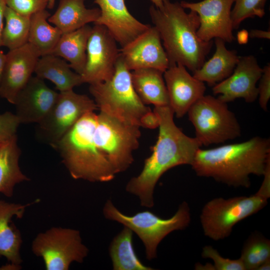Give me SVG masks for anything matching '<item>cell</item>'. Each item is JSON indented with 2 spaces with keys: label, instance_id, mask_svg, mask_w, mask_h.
I'll return each instance as SVG.
<instances>
[{
  "label": "cell",
  "instance_id": "6da1fadb",
  "mask_svg": "<svg viewBox=\"0 0 270 270\" xmlns=\"http://www.w3.org/2000/svg\"><path fill=\"white\" fill-rule=\"evenodd\" d=\"M154 111L159 118L158 140L140 174L126 186L127 192L138 198L142 206L149 208L154 205V188L162 176L175 166H190L202 146L195 137L188 136L176 126L174 113L169 106H154Z\"/></svg>",
  "mask_w": 270,
  "mask_h": 270
},
{
  "label": "cell",
  "instance_id": "7a4b0ae2",
  "mask_svg": "<svg viewBox=\"0 0 270 270\" xmlns=\"http://www.w3.org/2000/svg\"><path fill=\"white\" fill-rule=\"evenodd\" d=\"M270 163V140L260 136L196 152L190 165L197 176L230 186L248 188L250 176H263Z\"/></svg>",
  "mask_w": 270,
  "mask_h": 270
},
{
  "label": "cell",
  "instance_id": "3957f363",
  "mask_svg": "<svg viewBox=\"0 0 270 270\" xmlns=\"http://www.w3.org/2000/svg\"><path fill=\"white\" fill-rule=\"evenodd\" d=\"M149 14L170 65L180 64L192 72L199 69L206 62L213 41L205 42L198 36V14L192 10L186 12L180 2L170 0H164L160 8L150 6Z\"/></svg>",
  "mask_w": 270,
  "mask_h": 270
},
{
  "label": "cell",
  "instance_id": "277c9868",
  "mask_svg": "<svg viewBox=\"0 0 270 270\" xmlns=\"http://www.w3.org/2000/svg\"><path fill=\"white\" fill-rule=\"evenodd\" d=\"M89 91L100 112L128 124L140 127V119L151 110L135 92L130 71L120 54L112 77L104 82L90 84Z\"/></svg>",
  "mask_w": 270,
  "mask_h": 270
},
{
  "label": "cell",
  "instance_id": "5b68a950",
  "mask_svg": "<svg viewBox=\"0 0 270 270\" xmlns=\"http://www.w3.org/2000/svg\"><path fill=\"white\" fill-rule=\"evenodd\" d=\"M103 214L108 220L117 222L130 228L141 240L145 247L146 259L157 256V248L162 240L174 230H183L189 226L190 212L188 204L183 202L171 218H162L149 210L133 216L122 214L108 200L103 208Z\"/></svg>",
  "mask_w": 270,
  "mask_h": 270
},
{
  "label": "cell",
  "instance_id": "8992f818",
  "mask_svg": "<svg viewBox=\"0 0 270 270\" xmlns=\"http://www.w3.org/2000/svg\"><path fill=\"white\" fill-rule=\"evenodd\" d=\"M202 146L219 144L240 137V124L226 103L211 95H204L187 112Z\"/></svg>",
  "mask_w": 270,
  "mask_h": 270
},
{
  "label": "cell",
  "instance_id": "52a82bcc",
  "mask_svg": "<svg viewBox=\"0 0 270 270\" xmlns=\"http://www.w3.org/2000/svg\"><path fill=\"white\" fill-rule=\"evenodd\" d=\"M268 200L256 192L250 196L220 197L208 201L200 216L204 235L214 241L228 238L237 223L264 208Z\"/></svg>",
  "mask_w": 270,
  "mask_h": 270
},
{
  "label": "cell",
  "instance_id": "ba28073f",
  "mask_svg": "<svg viewBox=\"0 0 270 270\" xmlns=\"http://www.w3.org/2000/svg\"><path fill=\"white\" fill-rule=\"evenodd\" d=\"M32 250L42 259L46 270H68L72 262L82 263L89 252L79 230L61 227L39 233L32 242Z\"/></svg>",
  "mask_w": 270,
  "mask_h": 270
},
{
  "label": "cell",
  "instance_id": "9c48e42d",
  "mask_svg": "<svg viewBox=\"0 0 270 270\" xmlns=\"http://www.w3.org/2000/svg\"><path fill=\"white\" fill-rule=\"evenodd\" d=\"M97 108L94 101L86 94L73 90L60 92L50 111L38 123V136L53 148L81 117Z\"/></svg>",
  "mask_w": 270,
  "mask_h": 270
},
{
  "label": "cell",
  "instance_id": "30bf717a",
  "mask_svg": "<svg viewBox=\"0 0 270 270\" xmlns=\"http://www.w3.org/2000/svg\"><path fill=\"white\" fill-rule=\"evenodd\" d=\"M120 54L116 42L104 26L92 27L86 48L84 68L80 74L83 83L104 82L113 76Z\"/></svg>",
  "mask_w": 270,
  "mask_h": 270
},
{
  "label": "cell",
  "instance_id": "8fae6325",
  "mask_svg": "<svg viewBox=\"0 0 270 270\" xmlns=\"http://www.w3.org/2000/svg\"><path fill=\"white\" fill-rule=\"evenodd\" d=\"M180 4L184 8L194 11L198 16L200 24L197 34L202 40L210 42L220 38L230 43L235 40L231 18L234 0H182Z\"/></svg>",
  "mask_w": 270,
  "mask_h": 270
},
{
  "label": "cell",
  "instance_id": "7c38bea8",
  "mask_svg": "<svg viewBox=\"0 0 270 270\" xmlns=\"http://www.w3.org/2000/svg\"><path fill=\"white\" fill-rule=\"evenodd\" d=\"M262 72V68L254 56H240L232 73L213 86L212 93L227 104L240 98L247 103H252L258 97L256 84Z\"/></svg>",
  "mask_w": 270,
  "mask_h": 270
},
{
  "label": "cell",
  "instance_id": "4fadbf2b",
  "mask_svg": "<svg viewBox=\"0 0 270 270\" xmlns=\"http://www.w3.org/2000/svg\"><path fill=\"white\" fill-rule=\"evenodd\" d=\"M120 52L130 71L152 68L164 72L170 65L160 34L156 28L150 25L144 32L122 47Z\"/></svg>",
  "mask_w": 270,
  "mask_h": 270
},
{
  "label": "cell",
  "instance_id": "5bb4252c",
  "mask_svg": "<svg viewBox=\"0 0 270 270\" xmlns=\"http://www.w3.org/2000/svg\"><path fill=\"white\" fill-rule=\"evenodd\" d=\"M40 56L36 50L28 42L6 54L0 85L1 98L14 104L18 94L32 76Z\"/></svg>",
  "mask_w": 270,
  "mask_h": 270
},
{
  "label": "cell",
  "instance_id": "9a60e30c",
  "mask_svg": "<svg viewBox=\"0 0 270 270\" xmlns=\"http://www.w3.org/2000/svg\"><path fill=\"white\" fill-rule=\"evenodd\" d=\"M163 76L169 106L176 118H182L190 107L204 95V82L190 75L186 68L180 64H170Z\"/></svg>",
  "mask_w": 270,
  "mask_h": 270
},
{
  "label": "cell",
  "instance_id": "2e32d148",
  "mask_svg": "<svg viewBox=\"0 0 270 270\" xmlns=\"http://www.w3.org/2000/svg\"><path fill=\"white\" fill-rule=\"evenodd\" d=\"M58 94L50 88L44 80L32 76L18 94L14 104L20 124L40 122L52 108Z\"/></svg>",
  "mask_w": 270,
  "mask_h": 270
},
{
  "label": "cell",
  "instance_id": "e0dca14e",
  "mask_svg": "<svg viewBox=\"0 0 270 270\" xmlns=\"http://www.w3.org/2000/svg\"><path fill=\"white\" fill-rule=\"evenodd\" d=\"M100 15L94 24L104 26L122 47L146 30L150 24H144L128 11L124 0H94Z\"/></svg>",
  "mask_w": 270,
  "mask_h": 270
},
{
  "label": "cell",
  "instance_id": "ac0fdd59",
  "mask_svg": "<svg viewBox=\"0 0 270 270\" xmlns=\"http://www.w3.org/2000/svg\"><path fill=\"white\" fill-rule=\"evenodd\" d=\"M31 204H22L0 200V258L4 257L13 264L20 265L22 262L20 250L22 240L12 218H22Z\"/></svg>",
  "mask_w": 270,
  "mask_h": 270
},
{
  "label": "cell",
  "instance_id": "d6986e66",
  "mask_svg": "<svg viewBox=\"0 0 270 270\" xmlns=\"http://www.w3.org/2000/svg\"><path fill=\"white\" fill-rule=\"evenodd\" d=\"M215 52L212 57L193 72L196 79L213 86L228 78L233 72L240 56L235 50H229L226 42L214 38Z\"/></svg>",
  "mask_w": 270,
  "mask_h": 270
},
{
  "label": "cell",
  "instance_id": "ffe728a7",
  "mask_svg": "<svg viewBox=\"0 0 270 270\" xmlns=\"http://www.w3.org/2000/svg\"><path fill=\"white\" fill-rule=\"evenodd\" d=\"M85 0H60L58 8L48 18L49 22L62 34L75 30L90 22L94 23L100 15L99 8H87Z\"/></svg>",
  "mask_w": 270,
  "mask_h": 270
},
{
  "label": "cell",
  "instance_id": "44dd1931",
  "mask_svg": "<svg viewBox=\"0 0 270 270\" xmlns=\"http://www.w3.org/2000/svg\"><path fill=\"white\" fill-rule=\"evenodd\" d=\"M134 88L144 104L169 106L164 72L155 68L137 69L130 72Z\"/></svg>",
  "mask_w": 270,
  "mask_h": 270
},
{
  "label": "cell",
  "instance_id": "7402d4cb",
  "mask_svg": "<svg viewBox=\"0 0 270 270\" xmlns=\"http://www.w3.org/2000/svg\"><path fill=\"white\" fill-rule=\"evenodd\" d=\"M68 63L53 54L40 56L34 72L36 76L54 84L60 92L73 90L83 84L81 76L72 70Z\"/></svg>",
  "mask_w": 270,
  "mask_h": 270
},
{
  "label": "cell",
  "instance_id": "603a6c76",
  "mask_svg": "<svg viewBox=\"0 0 270 270\" xmlns=\"http://www.w3.org/2000/svg\"><path fill=\"white\" fill-rule=\"evenodd\" d=\"M92 27L85 25L75 30L62 34L52 54L69 62L72 70L81 74L86 59V48Z\"/></svg>",
  "mask_w": 270,
  "mask_h": 270
},
{
  "label": "cell",
  "instance_id": "cb8c5ba5",
  "mask_svg": "<svg viewBox=\"0 0 270 270\" xmlns=\"http://www.w3.org/2000/svg\"><path fill=\"white\" fill-rule=\"evenodd\" d=\"M20 154L17 136L0 145V194L8 198L12 196L17 184L30 180L20 170Z\"/></svg>",
  "mask_w": 270,
  "mask_h": 270
},
{
  "label": "cell",
  "instance_id": "d4e9b609",
  "mask_svg": "<svg viewBox=\"0 0 270 270\" xmlns=\"http://www.w3.org/2000/svg\"><path fill=\"white\" fill-rule=\"evenodd\" d=\"M133 232L124 226L122 230L112 239L109 246V254L114 270H152L142 264L134 250Z\"/></svg>",
  "mask_w": 270,
  "mask_h": 270
},
{
  "label": "cell",
  "instance_id": "484cf974",
  "mask_svg": "<svg viewBox=\"0 0 270 270\" xmlns=\"http://www.w3.org/2000/svg\"><path fill=\"white\" fill-rule=\"evenodd\" d=\"M50 14L44 10L30 17L28 43L34 46L40 56L52 54L60 36L62 32L49 24Z\"/></svg>",
  "mask_w": 270,
  "mask_h": 270
},
{
  "label": "cell",
  "instance_id": "4316f807",
  "mask_svg": "<svg viewBox=\"0 0 270 270\" xmlns=\"http://www.w3.org/2000/svg\"><path fill=\"white\" fill-rule=\"evenodd\" d=\"M2 44L10 50L19 48L28 42L30 17L21 15L6 6L4 12Z\"/></svg>",
  "mask_w": 270,
  "mask_h": 270
},
{
  "label": "cell",
  "instance_id": "83f0119b",
  "mask_svg": "<svg viewBox=\"0 0 270 270\" xmlns=\"http://www.w3.org/2000/svg\"><path fill=\"white\" fill-rule=\"evenodd\" d=\"M240 258L246 270H256L270 260V240L260 232L252 233L244 242Z\"/></svg>",
  "mask_w": 270,
  "mask_h": 270
},
{
  "label": "cell",
  "instance_id": "f1b7e54d",
  "mask_svg": "<svg viewBox=\"0 0 270 270\" xmlns=\"http://www.w3.org/2000/svg\"><path fill=\"white\" fill-rule=\"evenodd\" d=\"M267 0H234V6L231 11L233 29H237L246 18H260L265 15Z\"/></svg>",
  "mask_w": 270,
  "mask_h": 270
},
{
  "label": "cell",
  "instance_id": "f546056e",
  "mask_svg": "<svg viewBox=\"0 0 270 270\" xmlns=\"http://www.w3.org/2000/svg\"><path fill=\"white\" fill-rule=\"evenodd\" d=\"M202 256L210 258L214 262V270H246L240 258L231 260L222 256L218 252L210 245L203 247Z\"/></svg>",
  "mask_w": 270,
  "mask_h": 270
},
{
  "label": "cell",
  "instance_id": "4dcf8cb0",
  "mask_svg": "<svg viewBox=\"0 0 270 270\" xmlns=\"http://www.w3.org/2000/svg\"><path fill=\"white\" fill-rule=\"evenodd\" d=\"M6 6L16 12L28 17L46 10L50 0H5Z\"/></svg>",
  "mask_w": 270,
  "mask_h": 270
},
{
  "label": "cell",
  "instance_id": "1f68e13d",
  "mask_svg": "<svg viewBox=\"0 0 270 270\" xmlns=\"http://www.w3.org/2000/svg\"><path fill=\"white\" fill-rule=\"evenodd\" d=\"M20 122L16 114L10 112L0 114V144L17 136Z\"/></svg>",
  "mask_w": 270,
  "mask_h": 270
},
{
  "label": "cell",
  "instance_id": "d6a6232c",
  "mask_svg": "<svg viewBox=\"0 0 270 270\" xmlns=\"http://www.w3.org/2000/svg\"><path fill=\"white\" fill-rule=\"evenodd\" d=\"M258 103L264 111L268 110V104L270 98V64H267L262 68V72L258 80Z\"/></svg>",
  "mask_w": 270,
  "mask_h": 270
},
{
  "label": "cell",
  "instance_id": "836d02e7",
  "mask_svg": "<svg viewBox=\"0 0 270 270\" xmlns=\"http://www.w3.org/2000/svg\"><path fill=\"white\" fill-rule=\"evenodd\" d=\"M158 116L154 110H152L144 115L140 120V127L153 129L158 128Z\"/></svg>",
  "mask_w": 270,
  "mask_h": 270
},
{
  "label": "cell",
  "instance_id": "e575fe53",
  "mask_svg": "<svg viewBox=\"0 0 270 270\" xmlns=\"http://www.w3.org/2000/svg\"><path fill=\"white\" fill-rule=\"evenodd\" d=\"M263 176V182L257 192L268 198L270 196V164L268 165Z\"/></svg>",
  "mask_w": 270,
  "mask_h": 270
},
{
  "label": "cell",
  "instance_id": "d590c367",
  "mask_svg": "<svg viewBox=\"0 0 270 270\" xmlns=\"http://www.w3.org/2000/svg\"><path fill=\"white\" fill-rule=\"evenodd\" d=\"M249 37L252 38L270 39V30H264L258 29L250 30L248 32Z\"/></svg>",
  "mask_w": 270,
  "mask_h": 270
},
{
  "label": "cell",
  "instance_id": "8d00e7d4",
  "mask_svg": "<svg viewBox=\"0 0 270 270\" xmlns=\"http://www.w3.org/2000/svg\"><path fill=\"white\" fill-rule=\"evenodd\" d=\"M6 4L5 0H0V46H2V38L4 28V12Z\"/></svg>",
  "mask_w": 270,
  "mask_h": 270
},
{
  "label": "cell",
  "instance_id": "74e56055",
  "mask_svg": "<svg viewBox=\"0 0 270 270\" xmlns=\"http://www.w3.org/2000/svg\"><path fill=\"white\" fill-rule=\"evenodd\" d=\"M248 32L245 30H242L238 32L237 34V40L239 44H246L248 40Z\"/></svg>",
  "mask_w": 270,
  "mask_h": 270
},
{
  "label": "cell",
  "instance_id": "f35d334b",
  "mask_svg": "<svg viewBox=\"0 0 270 270\" xmlns=\"http://www.w3.org/2000/svg\"><path fill=\"white\" fill-rule=\"evenodd\" d=\"M6 54L0 49V85L2 78Z\"/></svg>",
  "mask_w": 270,
  "mask_h": 270
},
{
  "label": "cell",
  "instance_id": "ab89813d",
  "mask_svg": "<svg viewBox=\"0 0 270 270\" xmlns=\"http://www.w3.org/2000/svg\"><path fill=\"white\" fill-rule=\"evenodd\" d=\"M195 270H214V266L210 264H206L204 266L201 264H196Z\"/></svg>",
  "mask_w": 270,
  "mask_h": 270
},
{
  "label": "cell",
  "instance_id": "60d3db41",
  "mask_svg": "<svg viewBox=\"0 0 270 270\" xmlns=\"http://www.w3.org/2000/svg\"><path fill=\"white\" fill-rule=\"evenodd\" d=\"M20 265H18L9 262L8 264L4 265L0 268V270H19L20 268Z\"/></svg>",
  "mask_w": 270,
  "mask_h": 270
},
{
  "label": "cell",
  "instance_id": "b9f144b4",
  "mask_svg": "<svg viewBox=\"0 0 270 270\" xmlns=\"http://www.w3.org/2000/svg\"><path fill=\"white\" fill-rule=\"evenodd\" d=\"M270 269V260H268L262 264L256 270H268Z\"/></svg>",
  "mask_w": 270,
  "mask_h": 270
},
{
  "label": "cell",
  "instance_id": "7bdbcfd3",
  "mask_svg": "<svg viewBox=\"0 0 270 270\" xmlns=\"http://www.w3.org/2000/svg\"><path fill=\"white\" fill-rule=\"evenodd\" d=\"M156 8H160L163 6L164 0H150Z\"/></svg>",
  "mask_w": 270,
  "mask_h": 270
},
{
  "label": "cell",
  "instance_id": "ee69618b",
  "mask_svg": "<svg viewBox=\"0 0 270 270\" xmlns=\"http://www.w3.org/2000/svg\"><path fill=\"white\" fill-rule=\"evenodd\" d=\"M56 0H50L48 8L50 9L52 8L54 6Z\"/></svg>",
  "mask_w": 270,
  "mask_h": 270
},
{
  "label": "cell",
  "instance_id": "f6af8a7d",
  "mask_svg": "<svg viewBox=\"0 0 270 270\" xmlns=\"http://www.w3.org/2000/svg\"><path fill=\"white\" fill-rule=\"evenodd\" d=\"M0 145H1V144H0Z\"/></svg>",
  "mask_w": 270,
  "mask_h": 270
}]
</instances>
